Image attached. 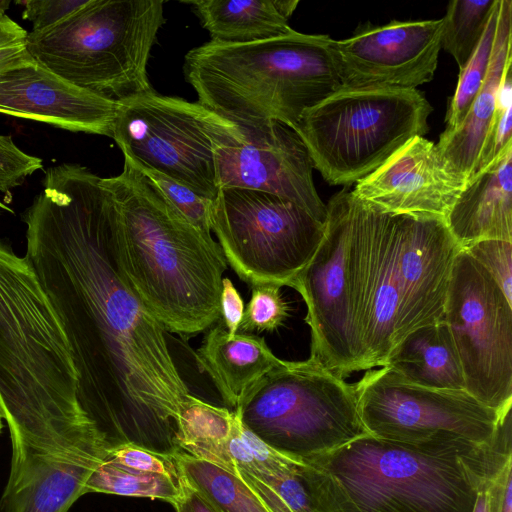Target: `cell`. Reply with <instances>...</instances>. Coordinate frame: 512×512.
<instances>
[{"label": "cell", "instance_id": "cell-1", "mask_svg": "<svg viewBox=\"0 0 512 512\" xmlns=\"http://www.w3.org/2000/svg\"><path fill=\"white\" fill-rule=\"evenodd\" d=\"M114 207L105 178L78 164L48 168L43 191L22 214L24 257L66 335L80 407L108 449L133 444L173 457L191 393L166 329L117 271Z\"/></svg>", "mask_w": 512, "mask_h": 512}, {"label": "cell", "instance_id": "cell-2", "mask_svg": "<svg viewBox=\"0 0 512 512\" xmlns=\"http://www.w3.org/2000/svg\"><path fill=\"white\" fill-rule=\"evenodd\" d=\"M347 286L362 370L384 366L412 331L444 318L462 249L444 218L383 211L346 191Z\"/></svg>", "mask_w": 512, "mask_h": 512}, {"label": "cell", "instance_id": "cell-3", "mask_svg": "<svg viewBox=\"0 0 512 512\" xmlns=\"http://www.w3.org/2000/svg\"><path fill=\"white\" fill-rule=\"evenodd\" d=\"M511 462L507 417L486 444L367 435L302 460L298 476L315 512H472L479 486Z\"/></svg>", "mask_w": 512, "mask_h": 512}, {"label": "cell", "instance_id": "cell-4", "mask_svg": "<svg viewBox=\"0 0 512 512\" xmlns=\"http://www.w3.org/2000/svg\"><path fill=\"white\" fill-rule=\"evenodd\" d=\"M105 182L115 198L111 249L128 288L166 330L196 335L220 318L228 264L219 244L192 225L129 158Z\"/></svg>", "mask_w": 512, "mask_h": 512}, {"label": "cell", "instance_id": "cell-5", "mask_svg": "<svg viewBox=\"0 0 512 512\" xmlns=\"http://www.w3.org/2000/svg\"><path fill=\"white\" fill-rule=\"evenodd\" d=\"M329 35L291 33L245 44L209 41L191 49L183 71L198 101L240 127L302 115L342 88Z\"/></svg>", "mask_w": 512, "mask_h": 512}, {"label": "cell", "instance_id": "cell-6", "mask_svg": "<svg viewBox=\"0 0 512 512\" xmlns=\"http://www.w3.org/2000/svg\"><path fill=\"white\" fill-rule=\"evenodd\" d=\"M162 0H88L56 25L27 35L33 59L68 82L121 103L153 91L151 49Z\"/></svg>", "mask_w": 512, "mask_h": 512}, {"label": "cell", "instance_id": "cell-7", "mask_svg": "<svg viewBox=\"0 0 512 512\" xmlns=\"http://www.w3.org/2000/svg\"><path fill=\"white\" fill-rule=\"evenodd\" d=\"M234 411L265 444L299 462L370 435L354 384L311 358L281 360Z\"/></svg>", "mask_w": 512, "mask_h": 512}, {"label": "cell", "instance_id": "cell-8", "mask_svg": "<svg viewBox=\"0 0 512 512\" xmlns=\"http://www.w3.org/2000/svg\"><path fill=\"white\" fill-rule=\"evenodd\" d=\"M433 108L418 89H343L308 109L293 128L313 168L331 185L349 186L429 131Z\"/></svg>", "mask_w": 512, "mask_h": 512}, {"label": "cell", "instance_id": "cell-9", "mask_svg": "<svg viewBox=\"0 0 512 512\" xmlns=\"http://www.w3.org/2000/svg\"><path fill=\"white\" fill-rule=\"evenodd\" d=\"M112 138L138 166L214 200L219 192L214 149L241 142L244 133L199 102L153 90L119 103Z\"/></svg>", "mask_w": 512, "mask_h": 512}, {"label": "cell", "instance_id": "cell-10", "mask_svg": "<svg viewBox=\"0 0 512 512\" xmlns=\"http://www.w3.org/2000/svg\"><path fill=\"white\" fill-rule=\"evenodd\" d=\"M211 231L227 264L253 285L289 286L321 243L325 223L279 196L223 188L213 200Z\"/></svg>", "mask_w": 512, "mask_h": 512}, {"label": "cell", "instance_id": "cell-11", "mask_svg": "<svg viewBox=\"0 0 512 512\" xmlns=\"http://www.w3.org/2000/svg\"><path fill=\"white\" fill-rule=\"evenodd\" d=\"M465 390L484 405L512 407V302L468 252L457 254L444 306Z\"/></svg>", "mask_w": 512, "mask_h": 512}, {"label": "cell", "instance_id": "cell-12", "mask_svg": "<svg viewBox=\"0 0 512 512\" xmlns=\"http://www.w3.org/2000/svg\"><path fill=\"white\" fill-rule=\"evenodd\" d=\"M362 423L376 438L419 444L467 440L490 443L511 412H498L466 390L411 383L388 367L367 370L354 384Z\"/></svg>", "mask_w": 512, "mask_h": 512}, {"label": "cell", "instance_id": "cell-13", "mask_svg": "<svg viewBox=\"0 0 512 512\" xmlns=\"http://www.w3.org/2000/svg\"><path fill=\"white\" fill-rule=\"evenodd\" d=\"M346 191L344 188L329 200L323 239L290 285L307 306L305 321L311 333L309 358L342 378L362 370L346 275Z\"/></svg>", "mask_w": 512, "mask_h": 512}, {"label": "cell", "instance_id": "cell-14", "mask_svg": "<svg viewBox=\"0 0 512 512\" xmlns=\"http://www.w3.org/2000/svg\"><path fill=\"white\" fill-rule=\"evenodd\" d=\"M443 18L359 25L333 40L343 89L413 90L432 80L442 48Z\"/></svg>", "mask_w": 512, "mask_h": 512}, {"label": "cell", "instance_id": "cell-15", "mask_svg": "<svg viewBox=\"0 0 512 512\" xmlns=\"http://www.w3.org/2000/svg\"><path fill=\"white\" fill-rule=\"evenodd\" d=\"M241 128V142L214 149L219 190L241 188L270 193L296 203L325 223L327 205L316 191L310 155L295 130L280 122Z\"/></svg>", "mask_w": 512, "mask_h": 512}, {"label": "cell", "instance_id": "cell-16", "mask_svg": "<svg viewBox=\"0 0 512 512\" xmlns=\"http://www.w3.org/2000/svg\"><path fill=\"white\" fill-rule=\"evenodd\" d=\"M466 184L444 162L435 143L417 136L351 191L386 212L445 219Z\"/></svg>", "mask_w": 512, "mask_h": 512}, {"label": "cell", "instance_id": "cell-17", "mask_svg": "<svg viewBox=\"0 0 512 512\" xmlns=\"http://www.w3.org/2000/svg\"><path fill=\"white\" fill-rule=\"evenodd\" d=\"M118 108L36 61L0 73L1 114L112 138Z\"/></svg>", "mask_w": 512, "mask_h": 512}, {"label": "cell", "instance_id": "cell-18", "mask_svg": "<svg viewBox=\"0 0 512 512\" xmlns=\"http://www.w3.org/2000/svg\"><path fill=\"white\" fill-rule=\"evenodd\" d=\"M512 1L500 0L492 58L485 81L459 126L444 130L437 150L468 183L493 161L496 126L504 106L512 102Z\"/></svg>", "mask_w": 512, "mask_h": 512}, {"label": "cell", "instance_id": "cell-19", "mask_svg": "<svg viewBox=\"0 0 512 512\" xmlns=\"http://www.w3.org/2000/svg\"><path fill=\"white\" fill-rule=\"evenodd\" d=\"M445 221L462 249L483 240L512 242V149L466 184Z\"/></svg>", "mask_w": 512, "mask_h": 512}, {"label": "cell", "instance_id": "cell-20", "mask_svg": "<svg viewBox=\"0 0 512 512\" xmlns=\"http://www.w3.org/2000/svg\"><path fill=\"white\" fill-rule=\"evenodd\" d=\"M196 360L231 410H236L249 388L281 361L264 337L243 332L230 336L221 321L206 333Z\"/></svg>", "mask_w": 512, "mask_h": 512}, {"label": "cell", "instance_id": "cell-21", "mask_svg": "<svg viewBox=\"0 0 512 512\" xmlns=\"http://www.w3.org/2000/svg\"><path fill=\"white\" fill-rule=\"evenodd\" d=\"M189 4L212 42L245 44L287 35L298 0H193Z\"/></svg>", "mask_w": 512, "mask_h": 512}, {"label": "cell", "instance_id": "cell-22", "mask_svg": "<svg viewBox=\"0 0 512 512\" xmlns=\"http://www.w3.org/2000/svg\"><path fill=\"white\" fill-rule=\"evenodd\" d=\"M384 366L420 386L465 390L460 360L444 318L410 332Z\"/></svg>", "mask_w": 512, "mask_h": 512}, {"label": "cell", "instance_id": "cell-23", "mask_svg": "<svg viewBox=\"0 0 512 512\" xmlns=\"http://www.w3.org/2000/svg\"><path fill=\"white\" fill-rule=\"evenodd\" d=\"M173 458L180 477L218 512H270L243 481L228 471L183 451Z\"/></svg>", "mask_w": 512, "mask_h": 512}, {"label": "cell", "instance_id": "cell-24", "mask_svg": "<svg viewBox=\"0 0 512 512\" xmlns=\"http://www.w3.org/2000/svg\"><path fill=\"white\" fill-rule=\"evenodd\" d=\"M84 491L159 499L172 505L180 496V485L168 476L127 469L105 460L92 472Z\"/></svg>", "mask_w": 512, "mask_h": 512}, {"label": "cell", "instance_id": "cell-25", "mask_svg": "<svg viewBox=\"0 0 512 512\" xmlns=\"http://www.w3.org/2000/svg\"><path fill=\"white\" fill-rule=\"evenodd\" d=\"M497 0H453L443 17L442 47L449 52L459 70L463 69L478 43Z\"/></svg>", "mask_w": 512, "mask_h": 512}, {"label": "cell", "instance_id": "cell-26", "mask_svg": "<svg viewBox=\"0 0 512 512\" xmlns=\"http://www.w3.org/2000/svg\"><path fill=\"white\" fill-rule=\"evenodd\" d=\"M499 2L496 1L484 33L463 69L446 112V130L456 128L467 115L487 76L496 35Z\"/></svg>", "mask_w": 512, "mask_h": 512}, {"label": "cell", "instance_id": "cell-27", "mask_svg": "<svg viewBox=\"0 0 512 512\" xmlns=\"http://www.w3.org/2000/svg\"><path fill=\"white\" fill-rule=\"evenodd\" d=\"M270 512H315L297 474L238 477Z\"/></svg>", "mask_w": 512, "mask_h": 512}, {"label": "cell", "instance_id": "cell-28", "mask_svg": "<svg viewBox=\"0 0 512 512\" xmlns=\"http://www.w3.org/2000/svg\"><path fill=\"white\" fill-rule=\"evenodd\" d=\"M289 316V306L281 293V286L259 284L252 286L239 332H272L283 325Z\"/></svg>", "mask_w": 512, "mask_h": 512}, {"label": "cell", "instance_id": "cell-29", "mask_svg": "<svg viewBox=\"0 0 512 512\" xmlns=\"http://www.w3.org/2000/svg\"><path fill=\"white\" fill-rule=\"evenodd\" d=\"M137 165V164H136ZM138 166V165H137ZM159 188L167 200L192 225L206 235H211L210 212L213 200L203 197L191 188L152 169L138 166Z\"/></svg>", "mask_w": 512, "mask_h": 512}, {"label": "cell", "instance_id": "cell-30", "mask_svg": "<svg viewBox=\"0 0 512 512\" xmlns=\"http://www.w3.org/2000/svg\"><path fill=\"white\" fill-rule=\"evenodd\" d=\"M463 250L489 272L506 298L512 302V242L483 240Z\"/></svg>", "mask_w": 512, "mask_h": 512}, {"label": "cell", "instance_id": "cell-31", "mask_svg": "<svg viewBox=\"0 0 512 512\" xmlns=\"http://www.w3.org/2000/svg\"><path fill=\"white\" fill-rule=\"evenodd\" d=\"M43 167L42 159L19 149L11 136L0 135V192L11 198V189Z\"/></svg>", "mask_w": 512, "mask_h": 512}, {"label": "cell", "instance_id": "cell-32", "mask_svg": "<svg viewBox=\"0 0 512 512\" xmlns=\"http://www.w3.org/2000/svg\"><path fill=\"white\" fill-rule=\"evenodd\" d=\"M106 460L127 469L161 474L180 481V473L173 457L161 455L133 444H124L110 449Z\"/></svg>", "mask_w": 512, "mask_h": 512}, {"label": "cell", "instance_id": "cell-33", "mask_svg": "<svg viewBox=\"0 0 512 512\" xmlns=\"http://www.w3.org/2000/svg\"><path fill=\"white\" fill-rule=\"evenodd\" d=\"M28 32L5 13H0V73L34 62L27 49Z\"/></svg>", "mask_w": 512, "mask_h": 512}, {"label": "cell", "instance_id": "cell-34", "mask_svg": "<svg viewBox=\"0 0 512 512\" xmlns=\"http://www.w3.org/2000/svg\"><path fill=\"white\" fill-rule=\"evenodd\" d=\"M88 0H29L22 17L32 23V31L48 29L83 7Z\"/></svg>", "mask_w": 512, "mask_h": 512}, {"label": "cell", "instance_id": "cell-35", "mask_svg": "<svg viewBox=\"0 0 512 512\" xmlns=\"http://www.w3.org/2000/svg\"><path fill=\"white\" fill-rule=\"evenodd\" d=\"M243 314L244 303L242 297L232 281L227 277L223 278L220 295V317L221 323L230 336L239 332Z\"/></svg>", "mask_w": 512, "mask_h": 512}, {"label": "cell", "instance_id": "cell-36", "mask_svg": "<svg viewBox=\"0 0 512 512\" xmlns=\"http://www.w3.org/2000/svg\"><path fill=\"white\" fill-rule=\"evenodd\" d=\"M179 485L180 496L172 504L175 512H218L201 493L188 485L181 477Z\"/></svg>", "mask_w": 512, "mask_h": 512}, {"label": "cell", "instance_id": "cell-37", "mask_svg": "<svg viewBox=\"0 0 512 512\" xmlns=\"http://www.w3.org/2000/svg\"><path fill=\"white\" fill-rule=\"evenodd\" d=\"M493 478L485 481L479 486L472 512H493L492 496L490 491V482Z\"/></svg>", "mask_w": 512, "mask_h": 512}, {"label": "cell", "instance_id": "cell-38", "mask_svg": "<svg viewBox=\"0 0 512 512\" xmlns=\"http://www.w3.org/2000/svg\"><path fill=\"white\" fill-rule=\"evenodd\" d=\"M10 6L9 0H0V13H4Z\"/></svg>", "mask_w": 512, "mask_h": 512}, {"label": "cell", "instance_id": "cell-39", "mask_svg": "<svg viewBox=\"0 0 512 512\" xmlns=\"http://www.w3.org/2000/svg\"><path fill=\"white\" fill-rule=\"evenodd\" d=\"M0 209L5 210L10 213H13V210L10 209L6 204L2 203L1 201H0Z\"/></svg>", "mask_w": 512, "mask_h": 512}, {"label": "cell", "instance_id": "cell-40", "mask_svg": "<svg viewBox=\"0 0 512 512\" xmlns=\"http://www.w3.org/2000/svg\"><path fill=\"white\" fill-rule=\"evenodd\" d=\"M2 429H3V417H2V415L0 413V434L2 432Z\"/></svg>", "mask_w": 512, "mask_h": 512}]
</instances>
